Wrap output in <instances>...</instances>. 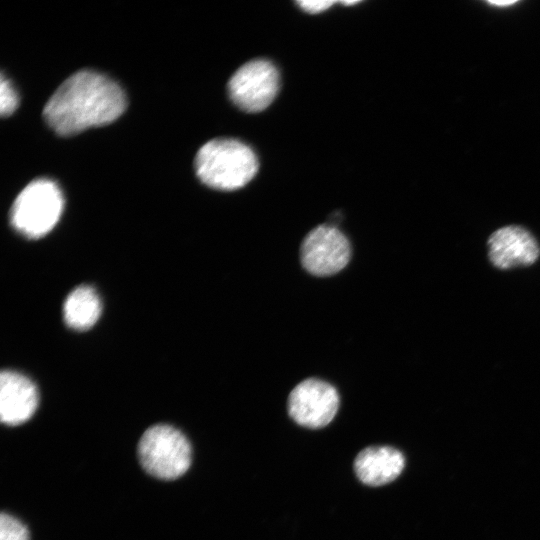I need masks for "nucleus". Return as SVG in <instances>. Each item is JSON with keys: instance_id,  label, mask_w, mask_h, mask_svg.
<instances>
[{"instance_id": "f257e3e1", "label": "nucleus", "mask_w": 540, "mask_h": 540, "mask_svg": "<svg viewBox=\"0 0 540 540\" xmlns=\"http://www.w3.org/2000/svg\"><path fill=\"white\" fill-rule=\"evenodd\" d=\"M122 88L93 70H80L64 80L44 106L46 123L59 135L77 134L116 120L126 108Z\"/></svg>"}, {"instance_id": "f03ea898", "label": "nucleus", "mask_w": 540, "mask_h": 540, "mask_svg": "<svg viewBox=\"0 0 540 540\" xmlns=\"http://www.w3.org/2000/svg\"><path fill=\"white\" fill-rule=\"evenodd\" d=\"M198 178L209 187L235 190L246 185L258 170L254 151L233 138H216L206 142L195 157Z\"/></svg>"}, {"instance_id": "7ed1b4c3", "label": "nucleus", "mask_w": 540, "mask_h": 540, "mask_svg": "<svg viewBox=\"0 0 540 540\" xmlns=\"http://www.w3.org/2000/svg\"><path fill=\"white\" fill-rule=\"evenodd\" d=\"M63 206L62 191L54 181L33 180L16 197L10 211L11 224L29 238L42 237L54 228Z\"/></svg>"}, {"instance_id": "20e7f679", "label": "nucleus", "mask_w": 540, "mask_h": 540, "mask_svg": "<svg viewBox=\"0 0 540 540\" xmlns=\"http://www.w3.org/2000/svg\"><path fill=\"white\" fill-rule=\"evenodd\" d=\"M138 458L150 475L164 480L182 476L190 467L192 450L186 436L170 425L148 428L138 443Z\"/></svg>"}, {"instance_id": "39448f33", "label": "nucleus", "mask_w": 540, "mask_h": 540, "mask_svg": "<svg viewBox=\"0 0 540 540\" xmlns=\"http://www.w3.org/2000/svg\"><path fill=\"white\" fill-rule=\"evenodd\" d=\"M231 100L246 112L264 110L279 90V73L266 59H254L239 67L228 82Z\"/></svg>"}, {"instance_id": "423d86ee", "label": "nucleus", "mask_w": 540, "mask_h": 540, "mask_svg": "<svg viewBox=\"0 0 540 540\" xmlns=\"http://www.w3.org/2000/svg\"><path fill=\"white\" fill-rule=\"evenodd\" d=\"M351 247L346 236L334 225L323 224L304 238L300 258L303 267L316 276H328L342 270L349 262Z\"/></svg>"}, {"instance_id": "0eeeda50", "label": "nucleus", "mask_w": 540, "mask_h": 540, "mask_svg": "<svg viewBox=\"0 0 540 540\" xmlns=\"http://www.w3.org/2000/svg\"><path fill=\"white\" fill-rule=\"evenodd\" d=\"M339 408L337 390L329 383L309 378L296 385L288 397V413L299 425L319 429L328 425Z\"/></svg>"}, {"instance_id": "6e6552de", "label": "nucleus", "mask_w": 540, "mask_h": 540, "mask_svg": "<svg viewBox=\"0 0 540 540\" xmlns=\"http://www.w3.org/2000/svg\"><path fill=\"white\" fill-rule=\"evenodd\" d=\"M489 259L499 269L533 264L540 255L535 237L518 225L504 226L488 239Z\"/></svg>"}, {"instance_id": "1a4fd4ad", "label": "nucleus", "mask_w": 540, "mask_h": 540, "mask_svg": "<svg viewBox=\"0 0 540 540\" xmlns=\"http://www.w3.org/2000/svg\"><path fill=\"white\" fill-rule=\"evenodd\" d=\"M38 391L26 376L6 370L0 376V418L7 425L29 420L37 409Z\"/></svg>"}, {"instance_id": "9d476101", "label": "nucleus", "mask_w": 540, "mask_h": 540, "mask_svg": "<svg viewBox=\"0 0 540 540\" xmlns=\"http://www.w3.org/2000/svg\"><path fill=\"white\" fill-rule=\"evenodd\" d=\"M405 467L401 451L391 446H370L358 453L354 470L365 485L377 487L394 481Z\"/></svg>"}, {"instance_id": "9b49d317", "label": "nucleus", "mask_w": 540, "mask_h": 540, "mask_svg": "<svg viewBox=\"0 0 540 540\" xmlns=\"http://www.w3.org/2000/svg\"><path fill=\"white\" fill-rule=\"evenodd\" d=\"M63 312L68 326L77 330L88 329L100 316L99 296L92 287L79 286L67 296Z\"/></svg>"}, {"instance_id": "f8f14e48", "label": "nucleus", "mask_w": 540, "mask_h": 540, "mask_svg": "<svg viewBox=\"0 0 540 540\" xmlns=\"http://www.w3.org/2000/svg\"><path fill=\"white\" fill-rule=\"evenodd\" d=\"M0 540H29V532L20 520L3 512L0 516Z\"/></svg>"}, {"instance_id": "ddd939ff", "label": "nucleus", "mask_w": 540, "mask_h": 540, "mask_svg": "<svg viewBox=\"0 0 540 540\" xmlns=\"http://www.w3.org/2000/svg\"><path fill=\"white\" fill-rule=\"evenodd\" d=\"M18 106V95L11 82L1 75L0 81V112L2 116H9Z\"/></svg>"}, {"instance_id": "4468645a", "label": "nucleus", "mask_w": 540, "mask_h": 540, "mask_svg": "<svg viewBox=\"0 0 540 540\" xmlns=\"http://www.w3.org/2000/svg\"><path fill=\"white\" fill-rule=\"evenodd\" d=\"M335 1L333 0H301L297 1V4L305 11L309 13H319L326 9H328L331 5H333Z\"/></svg>"}, {"instance_id": "2eb2a0df", "label": "nucleus", "mask_w": 540, "mask_h": 540, "mask_svg": "<svg viewBox=\"0 0 540 540\" xmlns=\"http://www.w3.org/2000/svg\"><path fill=\"white\" fill-rule=\"evenodd\" d=\"M517 1H489V4L495 6H509L515 4Z\"/></svg>"}]
</instances>
